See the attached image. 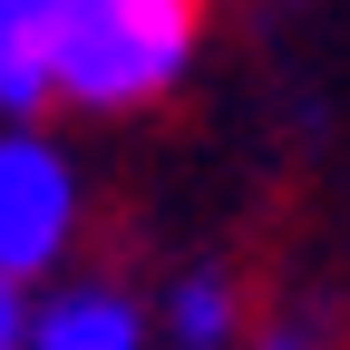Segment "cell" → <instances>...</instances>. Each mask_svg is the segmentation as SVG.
<instances>
[{"label":"cell","instance_id":"obj_3","mask_svg":"<svg viewBox=\"0 0 350 350\" xmlns=\"http://www.w3.org/2000/svg\"><path fill=\"white\" fill-rule=\"evenodd\" d=\"M78 0H0V107L29 117L59 98V39Z\"/></svg>","mask_w":350,"mask_h":350},{"label":"cell","instance_id":"obj_5","mask_svg":"<svg viewBox=\"0 0 350 350\" xmlns=\"http://www.w3.org/2000/svg\"><path fill=\"white\" fill-rule=\"evenodd\" d=\"M165 331L185 340V350H224V331H234V282H224V273H185L175 301H165Z\"/></svg>","mask_w":350,"mask_h":350},{"label":"cell","instance_id":"obj_6","mask_svg":"<svg viewBox=\"0 0 350 350\" xmlns=\"http://www.w3.org/2000/svg\"><path fill=\"white\" fill-rule=\"evenodd\" d=\"M20 340H29V321H20V282L0 273V350H20Z\"/></svg>","mask_w":350,"mask_h":350},{"label":"cell","instance_id":"obj_1","mask_svg":"<svg viewBox=\"0 0 350 350\" xmlns=\"http://www.w3.org/2000/svg\"><path fill=\"white\" fill-rule=\"evenodd\" d=\"M195 39H204V0H78L59 39V98L146 107L185 78Z\"/></svg>","mask_w":350,"mask_h":350},{"label":"cell","instance_id":"obj_7","mask_svg":"<svg viewBox=\"0 0 350 350\" xmlns=\"http://www.w3.org/2000/svg\"><path fill=\"white\" fill-rule=\"evenodd\" d=\"M262 350H321L312 331H292V321H273V331H262Z\"/></svg>","mask_w":350,"mask_h":350},{"label":"cell","instance_id":"obj_2","mask_svg":"<svg viewBox=\"0 0 350 350\" xmlns=\"http://www.w3.org/2000/svg\"><path fill=\"white\" fill-rule=\"evenodd\" d=\"M68 224H78V185H68L59 146L0 137V273L10 282L49 273V262L68 253Z\"/></svg>","mask_w":350,"mask_h":350},{"label":"cell","instance_id":"obj_4","mask_svg":"<svg viewBox=\"0 0 350 350\" xmlns=\"http://www.w3.org/2000/svg\"><path fill=\"white\" fill-rule=\"evenodd\" d=\"M20 350H137V312L117 292H59Z\"/></svg>","mask_w":350,"mask_h":350}]
</instances>
